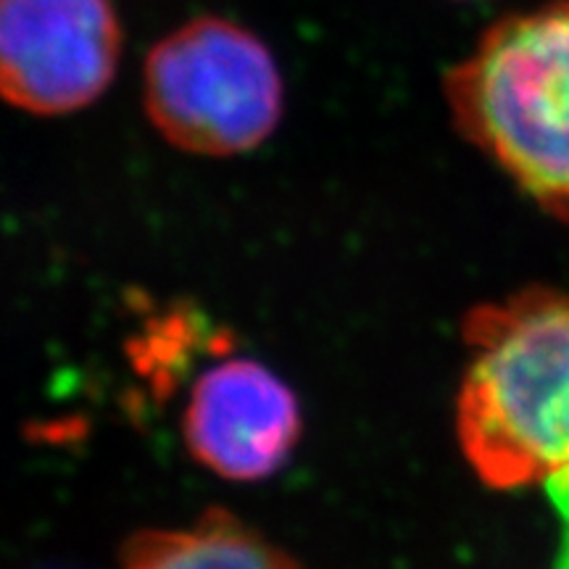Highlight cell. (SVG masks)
I'll return each instance as SVG.
<instances>
[{"instance_id": "1", "label": "cell", "mask_w": 569, "mask_h": 569, "mask_svg": "<svg viewBox=\"0 0 569 569\" xmlns=\"http://www.w3.org/2000/svg\"><path fill=\"white\" fill-rule=\"evenodd\" d=\"M461 338L457 438L469 469L493 490L569 478V293L528 288L475 306Z\"/></svg>"}, {"instance_id": "2", "label": "cell", "mask_w": 569, "mask_h": 569, "mask_svg": "<svg viewBox=\"0 0 569 569\" xmlns=\"http://www.w3.org/2000/svg\"><path fill=\"white\" fill-rule=\"evenodd\" d=\"M461 134L569 224V0L517 11L446 74Z\"/></svg>"}, {"instance_id": "3", "label": "cell", "mask_w": 569, "mask_h": 569, "mask_svg": "<svg viewBox=\"0 0 569 569\" xmlns=\"http://www.w3.org/2000/svg\"><path fill=\"white\" fill-rule=\"evenodd\" d=\"M142 98L161 138L184 153L227 159L253 151L282 117V77L246 27L206 17L148 53Z\"/></svg>"}, {"instance_id": "4", "label": "cell", "mask_w": 569, "mask_h": 569, "mask_svg": "<svg viewBox=\"0 0 569 569\" xmlns=\"http://www.w3.org/2000/svg\"><path fill=\"white\" fill-rule=\"evenodd\" d=\"M119 48L111 0H0V88L19 109L61 117L98 101Z\"/></svg>"}, {"instance_id": "5", "label": "cell", "mask_w": 569, "mask_h": 569, "mask_svg": "<svg viewBox=\"0 0 569 569\" xmlns=\"http://www.w3.org/2000/svg\"><path fill=\"white\" fill-rule=\"evenodd\" d=\"M301 403L288 382L256 359L206 367L182 411L190 457L234 482L272 478L301 440Z\"/></svg>"}, {"instance_id": "6", "label": "cell", "mask_w": 569, "mask_h": 569, "mask_svg": "<svg viewBox=\"0 0 569 569\" xmlns=\"http://www.w3.org/2000/svg\"><path fill=\"white\" fill-rule=\"evenodd\" d=\"M122 569H301L251 525L209 509L188 528L142 530L127 540Z\"/></svg>"}]
</instances>
